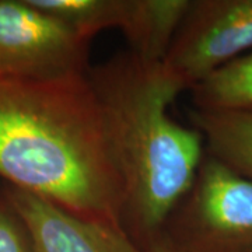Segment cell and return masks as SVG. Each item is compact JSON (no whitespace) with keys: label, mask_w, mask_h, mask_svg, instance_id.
<instances>
[{"label":"cell","mask_w":252,"mask_h":252,"mask_svg":"<svg viewBox=\"0 0 252 252\" xmlns=\"http://www.w3.org/2000/svg\"><path fill=\"white\" fill-rule=\"evenodd\" d=\"M0 178L124 233L122 184L87 76L0 80Z\"/></svg>","instance_id":"obj_1"},{"label":"cell","mask_w":252,"mask_h":252,"mask_svg":"<svg viewBox=\"0 0 252 252\" xmlns=\"http://www.w3.org/2000/svg\"><path fill=\"white\" fill-rule=\"evenodd\" d=\"M87 77L122 184V230L139 250H150L206 153L198 129L168 112L188 89L164 62L129 51L91 66Z\"/></svg>","instance_id":"obj_2"},{"label":"cell","mask_w":252,"mask_h":252,"mask_svg":"<svg viewBox=\"0 0 252 252\" xmlns=\"http://www.w3.org/2000/svg\"><path fill=\"white\" fill-rule=\"evenodd\" d=\"M154 247L167 252H252V181L205 153Z\"/></svg>","instance_id":"obj_3"},{"label":"cell","mask_w":252,"mask_h":252,"mask_svg":"<svg viewBox=\"0 0 252 252\" xmlns=\"http://www.w3.org/2000/svg\"><path fill=\"white\" fill-rule=\"evenodd\" d=\"M90 44L31 0H0V80L87 76Z\"/></svg>","instance_id":"obj_4"},{"label":"cell","mask_w":252,"mask_h":252,"mask_svg":"<svg viewBox=\"0 0 252 252\" xmlns=\"http://www.w3.org/2000/svg\"><path fill=\"white\" fill-rule=\"evenodd\" d=\"M252 51V0H190L164 63L190 90Z\"/></svg>","instance_id":"obj_5"},{"label":"cell","mask_w":252,"mask_h":252,"mask_svg":"<svg viewBox=\"0 0 252 252\" xmlns=\"http://www.w3.org/2000/svg\"><path fill=\"white\" fill-rule=\"evenodd\" d=\"M3 192L24 219L36 252H119L124 233L84 221L26 190L6 185Z\"/></svg>","instance_id":"obj_6"},{"label":"cell","mask_w":252,"mask_h":252,"mask_svg":"<svg viewBox=\"0 0 252 252\" xmlns=\"http://www.w3.org/2000/svg\"><path fill=\"white\" fill-rule=\"evenodd\" d=\"M190 0H125L121 31L129 52L149 62H164Z\"/></svg>","instance_id":"obj_7"},{"label":"cell","mask_w":252,"mask_h":252,"mask_svg":"<svg viewBox=\"0 0 252 252\" xmlns=\"http://www.w3.org/2000/svg\"><path fill=\"white\" fill-rule=\"evenodd\" d=\"M205 152L252 181V111H189Z\"/></svg>","instance_id":"obj_8"},{"label":"cell","mask_w":252,"mask_h":252,"mask_svg":"<svg viewBox=\"0 0 252 252\" xmlns=\"http://www.w3.org/2000/svg\"><path fill=\"white\" fill-rule=\"evenodd\" d=\"M189 91L193 109L252 111V51L217 69Z\"/></svg>","instance_id":"obj_9"},{"label":"cell","mask_w":252,"mask_h":252,"mask_svg":"<svg viewBox=\"0 0 252 252\" xmlns=\"http://www.w3.org/2000/svg\"><path fill=\"white\" fill-rule=\"evenodd\" d=\"M31 3L90 41L102 31L119 30L125 11V0H31Z\"/></svg>","instance_id":"obj_10"},{"label":"cell","mask_w":252,"mask_h":252,"mask_svg":"<svg viewBox=\"0 0 252 252\" xmlns=\"http://www.w3.org/2000/svg\"><path fill=\"white\" fill-rule=\"evenodd\" d=\"M0 252H36L24 219L0 192Z\"/></svg>","instance_id":"obj_11"},{"label":"cell","mask_w":252,"mask_h":252,"mask_svg":"<svg viewBox=\"0 0 252 252\" xmlns=\"http://www.w3.org/2000/svg\"><path fill=\"white\" fill-rule=\"evenodd\" d=\"M119 252H167L164 248L160 247H154L150 250H139L135 244L132 243L127 237H122L121 241H119Z\"/></svg>","instance_id":"obj_12"}]
</instances>
